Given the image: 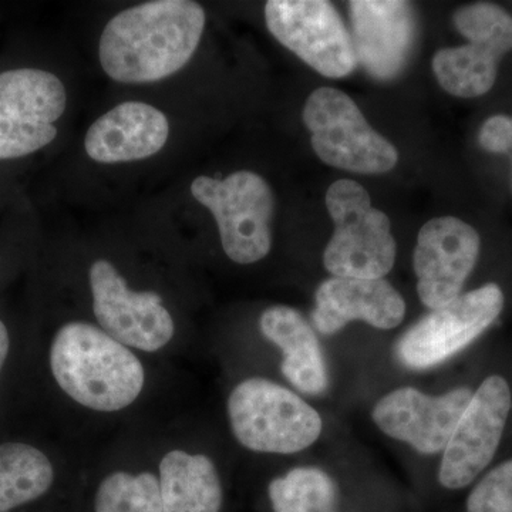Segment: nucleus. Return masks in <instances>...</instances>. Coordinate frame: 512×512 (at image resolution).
Returning <instances> with one entry per match:
<instances>
[{
    "instance_id": "20e7f679",
    "label": "nucleus",
    "mask_w": 512,
    "mask_h": 512,
    "mask_svg": "<svg viewBox=\"0 0 512 512\" xmlns=\"http://www.w3.org/2000/svg\"><path fill=\"white\" fill-rule=\"evenodd\" d=\"M335 232L323 254L326 271L336 278L383 279L396 261L390 220L372 207L369 192L353 180H339L326 192Z\"/></svg>"
},
{
    "instance_id": "f257e3e1",
    "label": "nucleus",
    "mask_w": 512,
    "mask_h": 512,
    "mask_svg": "<svg viewBox=\"0 0 512 512\" xmlns=\"http://www.w3.org/2000/svg\"><path fill=\"white\" fill-rule=\"evenodd\" d=\"M147 370L136 350L94 323L69 320L23 348L16 394L63 397L89 412L114 414L140 399Z\"/></svg>"
},
{
    "instance_id": "aec40b11",
    "label": "nucleus",
    "mask_w": 512,
    "mask_h": 512,
    "mask_svg": "<svg viewBox=\"0 0 512 512\" xmlns=\"http://www.w3.org/2000/svg\"><path fill=\"white\" fill-rule=\"evenodd\" d=\"M157 477L164 512H224V483L208 454L170 448L158 461Z\"/></svg>"
},
{
    "instance_id": "5701e85b",
    "label": "nucleus",
    "mask_w": 512,
    "mask_h": 512,
    "mask_svg": "<svg viewBox=\"0 0 512 512\" xmlns=\"http://www.w3.org/2000/svg\"><path fill=\"white\" fill-rule=\"evenodd\" d=\"M467 512H512V460L493 468L467 498Z\"/></svg>"
},
{
    "instance_id": "4468645a",
    "label": "nucleus",
    "mask_w": 512,
    "mask_h": 512,
    "mask_svg": "<svg viewBox=\"0 0 512 512\" xmlns=\"http://www.w3.org/2000/svg\"><path fill=\"white\" fill-rule=\"evenodd\" d=\"M473 393L468 387H457L441 396H429L414 387H400L375 404L372 419L384 434L409 444L417 453L439 454Z\"/></svg>"
},
{
    "instance_id": "423d86ee",
    "label": "nucleus",
    "mask_w": 512,
    "mask_h": 512,
    "mask_svg": "<svg viewBox=\"0 0 512 512\" xmlns=\"http://www.w3.org/2000/svg\"><path fill=\"white\" fill-rule=\"evenodd\" d=\"M303 121L312 133L316 156L323 163L357 174L392 171L399 153L367 123L348 94L320 87L306 100Z\"/></svg>"
},
{
    "instance_id": "f3484780",
    "label": "nucleus",
    "mask_w": 512,
    "mask_h": 512,
    "mask_svg": "<svg viewBox=\"0 0 512 512\" xmlns=\"http://www.w3.org/2000/svg\"><path fill=\"white\" fill-rule=\"evenodd\" d=\"M168 136L170 124L163 111L140 101H126L94 121L84 147L97 163H130L153 157Z\"/></svg>"
},
{
    "instance_id": "7ed1b4c3",
    "label": "nucleus",
    "mask_w": 512,
    "mask_h": 512,
    "mask_svg": "<svg viewBox=\"0 0 512 512\" xmlns=\"http://www.w3.org/2000/svg\"><path fill=\"white\" fill-rule=\"evenodd\" d=\"M227 413L235 440L254 453H301L322 434V417L311 404L264 377L239 382L229 393Z\"/></svg>"
},
{
    "instance_id": "412c9836",
    "label": "nucleus",
    "mask_w": 512,
    "mask_h": 512,
    "mask_svg": "<svg viewBox=\"0 0 512 512\" xmlns=\"http://www.w3.org/2000/svg\"><path fill=\"white\" fill-rule=\"evenodd\" d=\"M272 512H342L333 478L318 467H296L268 485Z\"/></svg>"
},
{
    "instance_id": "dca6fc26",
    "label": "nucleus",
    "mask_w": 512,
    "mask_h": 512,
    "mask_svg": "<svg viewBox=\"0 0 512 512\" xmlns=\"http://www.w3.org/2000/svg\"><path fill=\"white\" fill-rule=\"evenodd\" d=\"M406 316L403 296L384 279L336 278L320 284L312 322L322 335H336L353 320L376 329L397 328Z\"/></svg>"
},
{
    "instance_id": "9b49d317",
    "label": "nucleus",
    "mask_w": 512,
    "mask_h": 512,
    "mask_svg": "<svg viewBox=\"0 0 512 512\" xmlns=\"http://www.w3.org/2000/svg\"><path fill=\"white\" fill-rule=\"evenodd\" d=\"M269 32L313 70L342 79L355 70L352 36L338 10L325 0H271L265 5Z\"/></svg>"
},
{
    "instance_id": "4be33fe9",
    "label": "nucleus",
    "mask_w": 512,
    "mask_h": 512,
    "mask_svg": "<svg viewBox=\"0 0 512 512\" xmlns=\"http://www.w3.org/2000/svg\"><path fill=\"white\" fill-rule=\"evenodd\" d=\"M90 512H164L157 471H110L94 488Z\"/></svg>"
},
{
    "instance_id": "393cba45",
    "label": "nucleus",
    "mask_w": 512,
    "mask_h": 512,
    "mask_svg": "<svg viewBox=\"0 0 512 512\" xmlns=\"http://www.w3.org/2000/svg\"><path fill=\"white\" fill-rule=\"evenodd\" d=\"M478 143L488 153L505 154L510 157L512 164V117H490L481 127Z\"/></svg>"
},
{
    "instance_id": "f03ea898",
    "label": "nucleus",
    "mask_w": 512,
    "mask_h": 512,
    "mask_svg": "<svg viewBox=\"0 0 512 512\" xmlns=\"http://www.w3.org/2000/svg\"><path fill=\"white\" fill-rule=\"evenodd\" d=\"M205 12L191 0H154L114 16L100 37L101 67L119 83H154L190 62Z\"/></svg>"
},
{
    "instance_id": "f8f14e48",
    "label": "nucleus",
    "mask_w": 512,
    "mask_h": 512,
    "mask_svg": "<svg viewBox=\"0 0 512 512\" xmlns=\"http://www.w3.org/2000/svg\"><path fill=\"white\" fill-rule=\"evenodd\" d=\"M512 407L510 384L490 376L473 393L443 451L439 470L441 487L463 490L493 461Z\"/></svg>"
},
{
    "instance_id": "a211bd4d",
    "label": "nucleus",
    "mask_w": 512,
    "mask_h": 512,
    "mask_svg": "<svg viewBox=\"0 0 512 512\" xmlns=\"http://www.w3.org/2000/svg\"><path fill=\"white\" fill-rule=\"evenodd\" d=\"M55 451L25 436H0V512H33L56 494Z\"/></svg>"
},
{
    "instance_id": "2eb2a0df",
    "label": "nucleus",
    "mask_w": 512,
    "mask_h": 512,
    "mask_svg": "<svg viewBox=\"0 0 512 512\" xmlns=\"http://www.w3.org/2000/svg\"><path fill=\"white\" fill-rule=\"evenodd\" d=\"M349 6L357 63L376 79H393L412 52L416 36L412 5L399 0H355Z\"/></svg>"
},
{
    "instance_id": "0eeeda50",
    "label": "nucleus",
    "mask_w": 512,
    "mask_h": 512,
    "mask_svg": "<svg viewBox=\"0 0 512 512\" xmlns=\"http://www.w3.org/2000/svg\"><path fill=\"white\" fill-rule=\"evenodd\" d=\"M454 25L468 43L436 53L437 82L461 99L484 96L493 89L500 60L512 50V16L494 3H473L457 10Z\"/></svg>"
},
{
    "instance_id": "39448f33",
    "label": "nucleus",
    "mask_w": 512,
    "mask_h": 512,
    "mask_svg": "<svg viewBox=\"0 0 512 512\" xmlns=\"http://www.w3.org/2000/svg\"><path fill=\"white\" fill-rule=\"evenodd\" d=\"M191 194L214 215L222 249L232 262L251 265L269 254L275 200L261 175L238 171L222 180L200 175L192 181Z\"/></svg>"
},
{
    "instance_id": "6e6552de",
    "label": "nucleus",
    "mask_w": 512,
    "mask_h": 512,
    "mask_svg": "<svg viewBox=\"0 0 512 512\" xmlns=\"http://www.w3.org/2000/svg\"><path fill=\"white\" fill-rule=\"evenodd\" d=\"M97 326L128 348L158 353L175 338V322L154 291H134L116 265L97 259L89 269Z\"/></svg>"
},
{
    "instance_id": "ddd939ff",
    "label": "nucleus",
    "mask_w": 512,
    "mask_h": 512,
    "mask_svg": "<svg viewBox=\"0 0 512 512\" xmlns=\"http://www.w3.org/2000/svg\"><path fill=\"white\" fill-rule=\"evenodd\" d=\"M480 235L454 217L434 218L421 227L413 266L421 303L434 311L461 295L476 268Z\"/></svg>"
},
{
    "instance_id": "b1692460",
    "label": "nucleus",
    "mask_w": 512,
    "mask_h": 512,
    "mask_svg": "<svg viewBox=\"0 0 512 512\" xmlns=\"http://www.w3.org/2000/svg\"><path fill=\"white\" fill-rule=\"evenodd\" d=\"M25 343L16 335L12 325L0 316V419L16 394L20 365H22Z\"/></svg>"
},
{
    "instance_id": "9d476101",
    "label": "nucleus",
    "mask_w": 512,
    "mask_h": 512,
    "mask_svg": "<svg viewBox=\"0 0 512 512\" xmlns=\"http://www.w3.org/2000/svg\"><path fill=\"white\" fill-rule=\"evenodd\" d=\"M67 93L56 74L39 69L0 73V160L26 157L49 146Z\"/></svg>"
},
{
    "instance_id": "6ab92c4d",
    "label": "nucleus",
    "mask_w": 512,
    "mask_h": 512,
    "mask_svg": "<svg viewBox=\"0 0 512 512\" xmlns=\"http://www.w3.org/2000/svg\"><path fill=\"white\" fill-rule=\"evenodd\" d=\"M259 330L281 350V372L298 392L316 396L329 386L328 367L315 330L301 312L286 305L265 309Z\"/></svg>"
},
{
    "instance_id": "1a4fd4ad",
    "label": "nucleus",
    "mask_w": 512,
    "mask_h": 512,
    "mask_svg": "<svg viewBox=\"0 0 512 512\" xmlns=\"http://www.w3.org/2000/svg\"><path fill=\"white\" fill-rule=\"evenodd\" d=\"M503 309L504 293L497 284L463 293L407 330L397 343V356L413 370L439 366L483 335Z\"/></svg>"
}]
</instances>
